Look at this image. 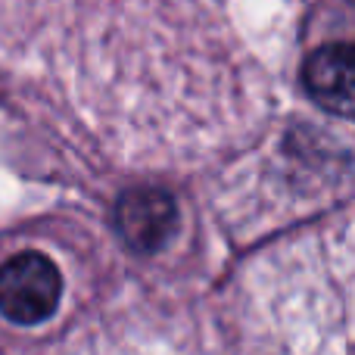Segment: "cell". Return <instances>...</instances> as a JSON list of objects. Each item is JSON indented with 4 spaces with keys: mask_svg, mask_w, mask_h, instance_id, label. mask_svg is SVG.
I'll return each instance as SVG.
<instances>
[{
    "mask_svg": "<svg viewBox=\"0 0 355 355\" xmlns=\"http://www.w3.org/2000/svg\"><path fill=\"white\" fill-rule=\"evenodd\" d=\"M62 275L41 252H19L0 265V315L12 324H41L56 312Z\"/></svg>",
    "mask_w": 355,
    "mask_h": 355,
    "instance_id": "6da1fadb",
    "label": "cell"
},
{
    "mask_svg": "<svg viewBox=\"0 0 355 355\" xmlns=\"http://www.w3.org/2000/svg\"><path fill=\"white\" fill-rule=\"evenodd\" d=\"M116 227L135 252H156L172 240L178 206L172 193L159 187H135L116 206Z\"/></svg>",
    "mask_w": 355,
    "mask_h": 355,
    "instance_id": "7a4b0ae2",
    "label": "cell"
},
{
    "mask_svg": "<svg viewBox=\"0 0 355 355\" xmlns=\"http://www.w3.org/2000/svg\"><path fill=\"white\" fill-rule=\"evenodd\" d=\"M302 85L321 110L355 119V44L337 41L312 50L302 66Z\"/></svg>",
    "mask_w": 355,
    "mask_h": 355,
    "instance_id": "3957f363",
    "label": "cell"
}]
</instances>
